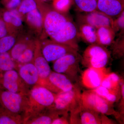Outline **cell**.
Here are the masks:
<instances>
[{
  "label": "cell",
  "mask_w": 124,
  "mask_h": 124,
  "mask_svg": "<svg viewBox=\"0 0 124 124\" xmlns=\"http://www.w3.org/2000/svg\"></svg>",
  "instance_id": "obj_39"
},
{
  "label": "cell",
  "mask_w": 124,
  "mask_h": 124,
  "mask_svg": "<svg viewBox=\"0 0 124 124\" xmlns=\"http://www.w3.org/2000/svg\"><path fill=\"white\" fill-rule=\"evenodd\" d=\"M124 0H98L97 10L114 19L124 11Z\"/></svg>",
  "instance_id": "obj_16"
},
{
  "label": "cell",
  "mask_w": 124,
  "mask_h": 124,
  "mask_svg": "<svg viewBox=\"0 0 124 124\" xmlns=\"http://www.w3.org/2000/svg\"><path fill=\"white\" fill-rule=\"evenodd\" d=\"M38 39V38H37ZM32 41L16 61L17 65L32 62L34 58L37 39Z\"/></svg>",
  "instance_id": "obj_27"
},
{
  "label": "cell",
  "mask_w": 124,
  "mask_h": 124,
  "mask_svg": "<svg viewBox=\"0 0 124 124\" xmlns=\"http://www.w3.org/2000/svg\"><path fill=\"white\" fill-rule=\"evenodd\" d=\"M116 33L109 26L100 27L97 29V44L105 46L112 45L115 41Z\"/></svg>",
  "instance_id": "obj_21"
},
{
  "label": "cell",
  "mask_w": 124,
  "mask_h": 124,
  "mask_svg": "<svg viewBox=\"0 0 124 124\" xmlns=\"http://www.w3.org/2000/svg\"><path fill=\"white\" fill-rule=\"evenodd\" d=\"M17 66V63L11 58L9 52L0 54V74L15 69Z\"/></svg>",
  "instance_id": "obj_26"
},
{
  "label": "cell",
  "mask_w": 124,
  "mask_h": 124,
  "mask_svg": "<svg viewBox=\"0 0 124 124\" xmlns=\"http://www.w3.org/2000/svg\"><path fill=\"white\" fill-rule=\"evenodd\" d=\"M28 95L0 89V107L17 115L28 113L30 108Z\"/></svg>",
  "instance_id": "obj_5"
},
{
  "label": "cell",
  "mask_w": 124,
  "mask_h": 124,
  "mask_svg": "<svg viewBox=\"0 0 124 124\" xmlns=\"http://www.w3.org/2000/svg\"><path fill=\"white\" fill-rule=\"evenodd\" d=\"M78 31L80 38L89 45L97 44V29L86 23L78 24Z\"/></svg>",
  "instance_id": "obj_22"
},
{
  "label": "cell",
  "mask_w": 124,
  "mask_h": 124,
  "mask_svg": "<svg viewBox=\"0 0 124 124\" xmlns=\"http://www.w3.org/2000/svg\"><path fill=\"white\" fill-rule=\"evenodd\" d=\"M48 112L46 113H38L32 115L27 117L24 121V124H52L54 120L59 115L48 109Z\"/></svg>",
  "instance_id": "obj_20"
},
{
  "label": "cell",
  "mask_w": 124,
  "mask_h": 124,
  "mask_svg": "<svg viewBox=\"0 0 124 124\" xmlns=\"http://www.w3.org/2000/svg\"><path fill=\"white\" fill-rule=\"evenodd\" d=\"M81 60L78 52L68 54L53 62V68L54 71L64 74L73 82L78 79Z\"/></svg>",
  "instance_id": "obj_7"
},
{
  "label": "cell",
  "mask_w": 124,
  "mask_h": 124,
  "mask_svg": "<svg viewBox=\"0 0 124 124\" xmlns=\"http://www.w3.org/2000/svg\"><path fill=\"white\" fill-rule=\"evenodd\" d=\"M81 100L83 107L106 115H113L116 119L121 118L119 112L115 110L113 103L107 101L92 90L82 93Z\"/></svg>",
  "instance_id": "obj_6"
},
{
  "label": "cell",
  "mask_w": 124,
  "mask_h": 124,
  "mask_svg": "<svg viewBox=\"0 0 124 124\" xmlns=\"http://www.w3.org/2000/svg\"><path fill=\"white\" fill-rule=\"evenodd\" d=\"M92 90L107 101L113 104L119 101L121 97V86L119 88L108 89L100 85Z\"/></svg>",
  "instance_id": "obj_24"
},
{
  "label": "cell",
  "mask_w": 124,
  "mask_h": 124,
  "mask_svg": "<svg viewBox=\"0 0 124 124\" xmlns=\"http://www.w3.org/2000/svg\"><path fill=\"white\" fill-rule=\"evenodd\" d=\"M110 51L106 46L98 44L90 45L85 50L81 63L85 67H106L111 58Z\"/></svg>",
  "instance_id": "obj_3"
},
{
  "label": "cell",
  "mask_w": 124,
  "mask_h": 124,
  "mask_svg": "<svg viewBox=\"0 0 124 124\" xmlns=\"http://www.w3.org/2000/svg\"><path fill=\"white\" fill-rule=\"evenodd\" d=\"M42 54L48 62H53L62 56L78 51L67 45L46 38L39 39Z\"/></svg>",
  "instance_id": "obj_8"
},
{
  "label": "cell",
  "mask_w": 124,
  "mask_h": 124,
  "mask_svg": "<svg viewBox=\"0 0 124 124\" xmlns=\"http://www.w3.org/2000/svg\"><path fill=\"white\" fill-rule=\"evenodd\" d=\"M79 118L80 124H101V113L82 106L79 113Z\"/></svg>",
  "instance_id": "obj_23"
},
{
  "label": "cell",
  "mask_w": 124,
  "mask_h": 124,
  "mask_svg": "<svg viewBox=\"0 0 124 124\" xmlns=\"http://www.w3.org/2000/svg\"><path fill=\"white\" fill-rule=\"evenodd\" d=\"M76 6L81 12L89 13L97 10L98 0H74Z\"/></svg>",
  "instance_id": "obj_30"
},
{
  "label": "cell",
  "mask_w": 124,
  "mask_h": 124,
  "mask_svg": "<svg viewBox=\"0 0 124 124\" xmlns=\"http://www.w3.org/2000/svg\"><path fill=\"white\" fill-rule=\"evenodd\" d=\"M32 62L37 69L41 82L47 80L52 71L48 62L42 54L39 39H37L36 41V48Z\"/></svg>",
  "instance_id": "obj_15"
},
{
  "label": "cell",
  "mask_w": 124,
  "mask_h": 124,
  "mask_svg": "<svg viewBox=\"0 0 124 124\" xmlns=\"http://www.w3.org/2000/svg\"><path fill=\"white\" fill-rule=\"evenodd\" d=\"M108 73L106 67L87 68L82 73L81 83L87 88L94 89L101 85L103 80Z\"/></svg>",
  "instance_id": "obj_13"
},
{
  "label": "cell",
  "mask_w": 124,
  "mask_h": 124,
  "mask_svg": "<svg viewBox=\"0 0 124 124\" xmlns=\"http://www.w3.org/2000/svg\"><path fill=\"white\" fill-rule=\"evenodd\" d=\"M37 8L36 0H22L16 9L23 20L27 14Z\"/></svg>",
  "instance_id": "obj_28"
},
{
  "label": "cell",
  "mask_w": 124,
  "mask_h": 124,
  "mask_svg": "<svg viewBox=\"0 0 124 124\" xmlns=\"http://www.w3.org/2000/svg\"><path fill=\"white\" fill-rule=\"evenodd\" d=\"M8 35L6 24L2 18L1 9H0V38Z\"/></svg>",
  "instance_id": "obj_36"
},
{
  "label": "cell",
  "mask_w": 124,
  "mask_h": 124,
  "mask_svg": "<svg viewBox=\"0 0 124 124\" xmlns=\"http://www.w3.org/2000/svg\"><path fill=\"white\" fill-rule=\"evenodd\" d=\"M41 0V1H44V2H45V1H46L50 0Z\"/></svg>",
  "instance_id": "obj_38"
},
{
  "label": "cell",
  "mask_w": 124,
  "mask_h": 124,
  "mask_svg": "<svg viewBox=\"0 0 124 124\" xmlns=\"http://www.w3.org/2000/svg\"><path fill=\"white\" fill-rule=\"evenodd\" d=\"M1 11L9 35L18 36L24 32L22 18L16 9H1Z\"/></svg>",
  "instance_id": "obj_14"
},
{
  "label": "cell",
  "mask_w": 124,
  "mask_h": 124,
  "mask_svg": "<svg viewBox=\"0 0 124 124\" xmlns=\"http://www.w3.org/2000/svg\"><path fill=\"white\" fill-rule=\"evenodd\" d=\"M49 37L54 41L71 46L77 51L79 50L78 42L80 37L78 28L71 19Z\"/></svg>",
  "instance_id": "obj_9"
},
{
  "label": "cell",
  "mask_w": 124,
  "mask_h": 124,
  "mask_svg": "<svg viewBox=\"0 0 124 124\" xmlns=\"http://www.w3.org/2000/svg\"><path fill=\"white\" fill-rule=\"evenodd\" d=\"M18 73L28 85H35L39 81L38 71L32 62L21 65L19 68Z\"/></svg>",
  "instance_id": "obj_19"
},
{
  "label": "cell",
  "mask_w": 124,
  "mask_h": 124,
  "mask_svg": "<svg viewBox=\"0 0 124 124\" xmlns=\"http://www.w3.org/2000/svg\"><path fill=\"white\" fill-rule=\"evenodd\" d=\"M112 46V54L114 57L120 58L124 55V33L120 34L118 38L111 45Z\"/></svg>",
  "instance_id": "obj_32"
},
{
  "label": "cell",
  "mask_w": 124,
  "mask_h": 124,
  "mask_svg": "<svg viewBox=\"0 0 124 124\" xmlns=\"http://www.w3.org/2000/svg\"><path fill=\"white\" fill-rule=\"evenodd\" d=\"M22 0H2L5 9L8 10L16 9L19 6Z\"/></svg>",
  "instance_id": "obj_35"
},
{
  "label": "cell",
  "mask_w": 124,
  "mask_h": 124,
  "mask_svg": "<svg viewBox=\"0 0 124 124\" xmlns=\"http://www.w3.org/2000/svg\"><path fill=\"white\" fill-rule=\"evenodd\" d=\"M38 9L42 14L43 20L44 32L40 39L46 38V36L52 35L64 26L70 17L66 14H62L55 10L44 1L37 0Z\"/></svg>",
  "instance_id": "obj_1"
},
{
  "label": "cell",
  "mask_w": 124,
  "mask_h": 124,
  "mask_svg": "<svg viewBox=\"0 0 124 124\" xmlns=\"http://www.w3.org/2000/svg\"><path fill=\"white\" fill-rule=\"evenodd\" d=\"M122 80L116 73H108L103 80L101 85L108 89L119 88Z\"/></svg>",
  "instance_id": "obj_29"
},
{
  "label": "cell",
  "mask_w": 124,
  "mask_h": 124,
  "mask_svg": "<svg viewBox=\"0 0 124 124\" xmlns=\"http://www.w3.org/2000/svg\"><path fill=\"white\" fill-rule=\"evenodd\" d=\"M70 124V118L68 116V114L62 115V117L59 116L54 120L52 124Z\"/></svg>",
  "instance_id": "obj_37"
},
{
  "label": "cell",
  "mask_w": 124,
  "mask_h": 124,
  "mask_svg": "<svg viewBox=\"0 0 124 124\" xmlns=\"http://www.w3.org/2000/svg\"><path fill=\"white\" fill-rule=\"evenodd\" d=\"M20 115L11 113L0 107V124H17L23 123Z\"/></svg>",
  "instance_id": "obj_25"
},
{
  "label": "cell",
  "mask_w": 124,
  "mask_h": 124,
  "mask_svg": "<svg viewBox=\"0 0 124 124\" xmlns=\"http://www.w3.org/2000/svg\"><path fill=\"white\" fill-rule=\"evenodd\" d=\"M81 93L79 86L77 85L70 91L57 94L53 104L48 108L59 115L79 112L81 107Z\"/></svg>",
  "instance_id": "obj_2"
},
{
  "label": "cell",
  "mask_w": 124,
  "mask_h": 124,
  "mask_svg": "<svg viewBox=\"0 0 124 124\" xmlns=\"http://www.w3.org/2000/svg\"><path fill=\"white\" fill-rule=\"evenodd\" d=\"M112 28L115 32H120V34L124 33V11L121 13L115 19H113Z\"/></svg>",
  "instance_id": "obj_34"
},
{
  "label": "cell",
  "mask_w": 124,
  "mask_h": 124,
  "mask_svg": "<svg viewBox=\"0 0 124 124\" xmlns=\"http://www.w3.org/2000/svg\"><path fill=\"white\" fill-rule=\"evenodd\" d=\"M27 85L15 69L0 74V89L12 93L29 94Z\"/></svg>",
  "instance_id": "obj_10"
},
{
  "label": "cell",
  "mask_w": 124,
  "mask_h": 124,
  "mask_svg": "<svg viewBox=\"0 0 124 124\" xmlns=\"http://www.w3.org/2000/svg\"><path fill=\"white\" fill-rule=\"evenodd\" d=\"M56 95L46 87L36 85L29 92L30 108L28 113L35 114L50 107L53 104Z\"/></svg>",
  "instance_id": "obj_4"
},
{
  "label": "cell",
  "mask_w": 124,
  "mask_h": 124,
  "mask_svg": "<svg viewBox=\"0 0 124 124\" xmlns=\"http://www.w3.org/2000/svg\"><path fill=\"white\" fill-rule=\"evenodd\" d=\"M17 37L8 35L0 38V54L9 52L16 42Z\"/></svg>",
  "instance_id": "obj_31"
},
{
  "label": "cell",
  "mask_w": 124,
  "mask_h": 124,
  "mask_svg": "<svg viewBox=\"0 0 124 124\" xmlns=\"http://www.w3.org/2000/svg\"><path fill=\"white\" fill-rule=\"evenodd\" d=\"M77 18L78 24L86 23L96 29L103 26H109L112 28L113 19L97 10L79 14Z\"/></svg>",
  "instance_id": "obj_12"
},
{
  "label": "cell",
  "mask_w": 124,
  "mask_h": 124,
  "mask_svg": "<svg viewBox=\"0 0 124 124\" xmlns=\"http://www.w3.org/2000/svg\"><path fill=\"white\" fill-rule=\"evenodd\" d=\"M72 82L64 74L51 71L48 79L43 82L42 85L53 93L58 94L70 91L75 88L77 85L73 84Z\"/></svg>",
  "instance_id": "obj_11"
},
{
  "label": "cell",
  "mask_w": 124,
  "mask_h": 124,
  "mask_svg": "<svg viewBox=\"0 0 124 124\" xmlns=\"http://www.w3.org/2000/svg\"><path fill=\"white\" fill-rule=\"evenodd\" d=\"M24 20L29 32L37 38L40 39L42 37L44 32L43 17L40 11L38 8L31 11L25 16Z\"/></svg>",
  "instance_id": "obj_17"
},
{
  "label": "cell",
  "mask_w": 124,
  "mask_h": 124,
  "mask_svg": "<svg viewBox=\"0 0 124 124\" xmlns=\"http://www.w3.org/2000/svg\"><path fill=\"white\" fill-rule=\"evenodd\" d=\"M72 0H53L52 7L59 13L66 14L70 9Z\"/></svg>",
  "instance_id": "obj_33"
},
{
  "label": "cell",
  "mask_w": 124,
  "mask_h": 124,
  "mask_svg": "<svg viewBox=\"0 0 124 124\" xmlns=\"http://www.w3.org/2000/svg\"><path fill=\"white\" fill-rule=\"evenodd\" d=\"M37 38L29 32L27 33L23 32L18 36L16 42L9 52L16 62L31 42Z\"/></svg>",
  "instance_id": "obj_18"
}]
</instances>
